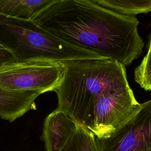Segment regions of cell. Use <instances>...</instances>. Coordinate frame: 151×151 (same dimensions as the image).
<instances>
[{
  "label": "cell",
  "mask_w": 151,
  "mask_h": 151,
  "mask_svg": "<svg viewBox=\"0 0 151 151\" xmlns=\"http://www.w3.org/2000/svg\"><path fill=\"white\" fill-rule=\"evenodd\" d=\"M33 21L68 44L124 67L143 52L138 19L115 13L92 0H57Z\"/></svg>",
  "instance_id": "cell-1"
},
{
  "label": "cell",
  "mask_w": 151,
  "mask_h": 151,
  "mask_svg": "<svg viewBox=\"0 0 151 151\" xmlns=\"http://www.w3.org/2000/svg\"><path fill=\"white\" fill-rule=\"evenodd\" d=\"M63 77L54 89L57 109L63 111L86 129L94 104L106 93L130 87L126 67L107 58L67 61Z\"/></svg>",
  "instance_id": "cell-2"
},
{
  "label": "cell",
  "mask_w": 151,
  "mask_h": 151,
  "mask_svg": "<svg viewBox=\"0 0 151 151\" xmlns=\"http://www.w3.org/2000/svg\"><path fill=\"white\" fill-rule=\"evenodd\" d=\"M0 47L8 50L17 63L104 58L73 46L54 36L33 21L0 14Z\"/></svg>",
  "instance_id": "cell-3"
},
{
  "label": "cell",
  "mask_w": 151,
  "mask_h": 151,
  "mask_svg": "<svg viewBox=\"0 0 151 151\" xmlns=\"http://www.w3.org/2000/svg\"><path fill=\"white\" fill-rule=\"evenodd\" d=\"M63 63L33 61L13 63L0 68V87L12 91H54L60 83Z\"/></svg>",
  "instance_id": "cell-4"
},
{
  "label": "cell",
  "mask_w": 151,
  "mask_h": 151,
  "mask_svg": "<svg viewBox=\"0 0 151 151\" xmlns=\"http://www.w3.org/2000/svg\"><path fill=\"white\" fill-rule=\"evenodd\" d=\"M130 87L106 93L94 104L86 129L96 138L107 137L140 107Z\"/></svg>",
  "instance_id": "cell-5"
},
{
  "label": "cell",
  "mask_w": 151,
  "mask_h": 151,
  "mask_svg": "<svg viewBox=\"0 0 151 151\" xmlns=\"http://www.w3.org/2000/svg\"><path fill=\"white\" fill-rule=\"evenodd\" d=\"M96 139L99 151H151V99L107 137Z\"/></svg>",
  "instance_id": "cell-6"
},
{
  "label": "cell",
  "mask_w": 151,
  "mask_h": 151,
  "mask_svg": "<svg viewBox=\"0 0 151 151\" xmlns=\"http://www.w3.org/2000/svg\"><path fill=\"white\" fill-rule=\"evenodd\" d=\"M78 123L63 111L56 109L45 118L41 135L46 151H60L76 130Z\"/></svg>",
  "instance_id": "cell-7"
},
{
  "label": "cell",
  "mask_w": 151,
  "mask_h": 151,
  "mask_svg": "<svg viewBox=\"0 0 151 151\" xmlns=\"http://www.w3.org/2000/svg\"><path fill=\"white\" fill-rule=\"evenodd\" d=\"M39 91H12L0 87V117L10 122L35 110Z\"/></svg>",
  "instance_id": "cell-8"
},
{
  "label": "cell",
  "mask_w": 151,
  "mask_h": 151,
  "mask_svg": "<svg viewBox=\"0 0 151 151\" xmlns=\"http://www.w3.org/2000/svg\"><path fill=\"white\" fill-rule=\"evenodd\" d=\"M57 0H0V14L34 21Z\"/></svg>",
  "instance_id": "cell-9"
},
{
  "label": "cell",
  "mask_w": 151,
  "mask_h": 151,
  "mask_svg": "<svg viewBox=\"0 0 151 151\" xmlns=\"http://www.w3.org/2000/svg\"><path fill=\"white\" fill-rule=\"evenodd\" d=\"M96 4L118 14L135 17V15L151 12V0H92Z\"/></svg>",
  "instance_id": "cell-10"
},
{
  "label": "cell",
  "mask_w": 151,
  "mask_h": 151,
  "mask_svg": "<svg viewBox=\"0 0 151 151\" xmlns=\"http://www.w3.org/2000/svg\"><path fill=\"white\" fill-rule=\"evenodd\" d=\"M60 151H99L96 137L78 124L76 130Z\"/></svg>",
  "instance_id": "cell-11"
},
{
  "label": "cell",
  "mask_w": 151,
  "mask_h": 151,
  "mask_svg": "<svg viewBox=\"0 0 151 151\" xmlns=\"http://www.w3.org/2000/svg\"><path fill=\"white\" fill-rule=\"evenodd\" d=\"M134 81L144 90H151V54H146L134 71Z\"/></svg>",
  "instance_id": "cell-12"
},
{
  "label": "cell",
  "mask_w": 151,
  "mask_h": 151,
  "mask_svg": "<svg viewBox=\"0 0 151 151\" xmlns=\"http://www.w3.org/2000/svg\"><path fill=\"white\" fill-rule=\"evenodd\" d=\"M16 62L12 55L6 49L0 47V68Z\"/></svg>",
  "instance_id": "cell-13"
},
{
  "label": "cell",
  "mask_w": 151,
  "mask_h": 151,
  "mask_svg": "<svg viewBox=\"0 0 151 151\" xmlns=\"http://www.w3.org/2000/svg\"><path fill=\"white\" fill-rule=\"evenodd\" d=\"M151 54V35L150 37L149 42L148 43V47H147V51L146 54Z\"/></svg>",
  "instance_id": "cell-14"
}]
</instances>
